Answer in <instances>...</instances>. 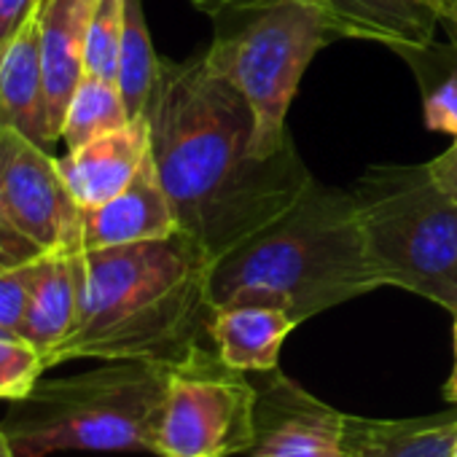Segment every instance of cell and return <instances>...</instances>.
Masks as SVG:
<instances>
[{"mask_svg":"<svg viewBox=\"0 0 457 457\" xmlns=\"http://www.w3.org/2000/svg\"><path fill=\"white\" fill-rule=\"evenodd\" d=\"M38 259H33L28 264L9 267V270H0V328L20 334V326H22L25 310H28V299L33 291V280H36Z\"/></svg>","mask_w":457,"mask_h":457,"instance_id":"cell-23","label":"cell"},{"mask_svg":"<svg viewBox=\"0 0 457 457\" xmlns=\"http://www.w3.org/2000/svg\"><path fill=\"white\" fill-rule=\"evenodd\" d=\"M366 251L385 286L457 312V202L428 164H369L353 183Z\"/></svg>","mask_w":457,"mask_h":457,"instance_id":"cell-5","label":"cell"},{"mask_svg":"<svg viewBox=\"0 0 457 457\" xmlns=\"http://www.w3.org/2000/svg\"><path fill=\"white\" fill-rule=\"evenodd\" d=\"M212 20L204 60L248 100L256 156H275L294 143L286 119L310 62L339 36L315 0H267Z\"/></svg>","mask_w":457,"mask_h":457,"instance_id":"cell-6","label":"cell"},{"mask_svg":"<svg viewBox=\"0 0 457 457\" xmlns=\"http://www.w3.org/2000/svg\"><path fill=\"white\" fill-rule=\"evenodd\" d=\"M0 232H17V228L9 223V215H6V204H4V186H0ZM20 235V232H17Z\"/></svg>","mask_w":457,"mask_h":457,"instance_id":"cell-30","label":"cell"},{"mask_svg":"<svg viewBox=\"0 0 457 457\" xmlns=\"http://www.w3.org/2000/svg\"><path fill=\"white\" fill-rule=\"evenodd\" d=\"M452 457H457V438H454V446H452Z\"/></svg>","mask_w":457,"mask_h":457,"instance_id":"cell-33","label":"cell"},{"mask_svg":"<svg viewBox=\"0 0 457 457\" xmlns=\"http://www.w3.org/2000/svg\"><path fill=\"white\" fill-rule=\"evenodd\" d=\"M347 414L315 398L280 369L256 382L253 438L237 457H345Z\"/></svg>","mask_w":457,"mask_h":457,"instance_id":"cell-9","label":"cell"},{"mask_svg":"<svg viewBox=\"0 0 457 457\" xmlns=\"http://www.w3.org/2000/svg\"><path fill=\"white\" fill-rule=\"evenodd\" d=\"M124 9L127 0H92L84 49V71L89 76L116 81L119 52L124 38Z\"/></svg>","mask_w":457,"mask_h":457,"instance_id":"cell-21","label":"cell"},{"mask_svg":"<svg viewBox=\"0 0 457 457\" xmlns=\"http://www.w3.org/2000/svg\"><path fill=\"white\" fill-rule=\"evenodd\" d=\"M457 414L417 420H369L347 414L345 457H452Z\"/></svg>","mask_w":457,"mask_h":457,"instance_id":"cell-17","label":"cell"},{"mask_svg":"<svg viewBox=\"0 0 457 457\" xmlns=\"http://www.w3.org/2000/svg\"><path fill=\"white\" fill-rule=\"evenodd\" d=\"M296 326L299 323L278 307L228 304L210 312L207 339L226 366L262 374L278 369L283 345Z\"/></svg>","mask_w":457,"mask_h":457,"instance_id":"cell-15","label":"cell"},{"mask_svg":"<svg viewBox=\"0 0 457 457\" xmlns=\"http://www.w3.org/2000/svg\"><path fill=\"white\" fill-rule=\"evenodd\" d=\"M339 38L374 41L387 49L425 46L441 28L446 0H315Z\"/></svg>","mask_w":457,"mask_h":457,"instance_id":"cell-12","label":"cell"},{"mask_svg":"<svg viewBox=\"0 0 457 457\" xmlns=\"http://www.w3.org/2000/svg\"><path fill=\"white\" fill-rule=\"evenodd\" d=\"M444 398L457 406V363L452 366V374H449V379L444 385Z\"/></svg>","mask_w":457,"mask_h":457,"instance_id":"cell-29","label":"cell"},{"mask_svg":"<svg viewBox=\"0 0 457 457\" xmlns=\"http://www.w3.org/2000/svg\"><path fill=\"white\" fill-rule=\"evenodd\" d=\"M382 286L353 191L312 180L280 218L212 264L210 307H278L302 326Z\"/></svg>","mask_w":457,"mask_h":457,"instance_id":"cell-3","label":"cell"},{"mask_svg":"<svg viewBox=\"0 0 457 457\" xmlns=\"http://www.w3.org/2000/svg\"><path fill=\"white\" fill-rule=\"evenodd\" d=\"M159 60L162 57H156V52H154L143 4L140 0H127L116 87H119L132 119L145 116V105L151 100V92H154V84L159 76Z\"/></svg>","mask_w":457,"mask_h":457,"instance_id":"cell-20","label":"cell"},{"mask_svg":"<svg viewBox=\"0 0 457 457\" xmlns=\"http://www.w3.org/2000/svg\"><path fill=\"white\" fill-rule=\"evenodd\" d=\"M0 129H14L44 148L57 143L49 116L38 17L12 41L0 60Z\"/></svg>","mask_w":457,"mask_h":457,"instance_id":"cell-14","label":"cell"},{"mask_svg":"<svg viewBox=\"0 0 457 457\" xmlns=\"http://www.w3.org/2000/svg\"><path fill=\"white\" fill-rule=\"evenodd\" d=\"M132 121L127 103L116 87V81L111 79H100V76H89L84 73V79L79 81L65 119H62V143L71 148L87 145L108 132H116L121 127H127Z\"/></svg>","mask_w":457,"mask_h":457,"instance_id":"cell-19","label":"cell"},{"mask_svg":"<svg viewBox=\"0 0 457 457\" xmlns=\"http://www.w3.org/2000/svg\"><path fill=\"white\" fill-rule=\"evenodd\" d=\"M92 0H44L38 12L41 54L49 92V116L54 137L62 140V119L68 103L84 79V49Z\"/></svg>","mask_w":457,"mask_h":457,"instance_id":"cell-16","label":"cell"},{"mask_svg":"<svg viewBox=\"0 0 457 457\" xmlns=\"http://www.w3.org/2000/svg\"><path fill=\"white\" fill-rule=\"evenodd\" d=\"M0 457H17L14 454V449H12V444H9V438H6V433L0 430Z\"/></svg>","mask_w":457,"mask_h":457,"instance_id":"cell-31","label":"cell"},{"mask_svg":"<svg viewBox=\"0 0 457 457\" xmlns=\"http://www.w3.org/2000/svg\"><path fill=\"white\" fill-rule=\"evenodd\" d=\"M46 371V361L20 334H0V398L25 395Z\"/></svg>","mask_w":457,"mask_h":457,"instance_id":"cell-22","label":"cell"},{"mask_svg":"<svg viewBox=\"0 0 457 457\" xmlns=\"http://www.w3.org/2000/svg\"><path fill=\"white\" fill-rule=\"evenodd\" d=\"M148 156V121L132 119L116 132H108L87 145L71 148L65 156L57 159V164L79 207L92 210L121 194Z\"/></svg>","mask_w":457,"mask_h":457,"instance_id":"cell-11","label":"cell"},{"mask_svg":"<svg viewBox=\"0 0 457 457\" xmlns=\"http://www.w3.org/2000/svg\"><path fill=\"white\" fill-rule=\"evenodd\" d=\"M212 259L188 235L81 253V304L52 366L148 361L172 366L207 345Z\"/></svg>","mask_w":457,"mask_h":457,"instance_id":"cell-2","label":"cell"},{"mask_svg":"<svg viewBox=\"0 0 457 457\" xmlns=\"http://www.w3.org/2000/svg\"><path fill=\"white\" fill-rule=\"evenodd\" d=\"M0 186L9 223L44 253L84 251V210L68 191L57 159L36 140L0 129Z\"/></svg>","mask_w":457,"mask_h":457,"instance_id":"cell-8","label":"cell"},{"mask_svg":"<svg viewBox=\"0 0 457 457\" xmlns=\"http://www.w3.org/2000/svg\"><path fill=\"white\" fill-rule=\"evenodd\" d=\"M425 164H428L433 180L438 183V188L457 202V137L452 140V145L444 154H438L436 159H430Z\"/></svg>","mask_w":457,"mask_h":457,"instance_id":"cell-26","label":"cell"},{"mask_svg":"<svg viewBox=\"0 0 457 457\" xmlns=\"http://www.w3.org/2000/svg\"><path fill=\"white\" fill-rule=\"evenodd\" d=\"M180 232L172 202L162 186L154 159L148 156L132 183L100 207L84 210L81 248H116L164 240Z\"/></svg>","mask_w":457,"mask_h":457,"instance_id":"cell-10","label":"cell"},{"mask_svg":"<svg viewBox=\"0 0 457 457\" xmlns=\"http://www.w3.org/2000/svg\"><path fill=\"white\" fill-rule=\"evenodd\" d=\"M259 4H267V0H191V6L207 17H218L223 12L248 9V6H259Z\"/></svg>","mask_w":457,"mask_h":457,"instance_id":"cell-27","label":"cell"},{"mask_svg":"<svg viewBox=\"0 0 457 457\" xmlns=\"http://www.w3.org/2000/svg\"><path fill=\"white\" fill-rule=\"evenodd\" d=\"M81 253L84 251H54L38 259L20 337L44 355L46 369H52L54 353L68 342L79 320Z\"/></svg>","mask_w":457,"mask_h":457,"instance_id":"cell-13","label":"cell"},{"mask_svg":"<svg viewBox=\"0 0 457 457\" xmlns=\"http://www.w3.org/2000/svg\"><path fill=\"white\" fill-rule=\"evenodd\" d=\"M170 366L100 361L97 369L38 379L4 414L17 457L57 452H156Z\"/></svg>","mask_w":457,"mask_h":457,"instance_id":"cell-4","label":"cell"},{"mask_svg":"<svg viewBox=\"0 0 457 457\" xmlns=\"http://www.w3.org/2000/svg\"><path fill=\"white\" fill-rule=\"evenodd\" d=\"M44 256V251L38 245H33L30 240H25L17 232H0V270H9L17 264H28L33 259Z\"/></svg>","mask_w":457,"mask_h":457,"instance_id":"cell-25","label":"cell"},{"mask_svg":"<svg viewBox=\"0 0 457 457\" xmlns=\"http://www.w3.org/2000/svg\"><path fill=\"white\" fill-rule=\"evenodd\" d=\"M44 0H0V60L12 41L38 17Z\"/></svg>","mask_w":457,"mask_h":457,"instance_id":"cell-24","label":"cell"},{"mask_svg":"<svg viewBox=\"0 0 457 457\" xmlns=\"http://www.w3.org/2000/svg\"><path fill=\"white\" fill-rule=\"evenodd\" d=\"M441 28L449 36V41L457 46V0H446L441 6Z\"/></svg>","mask_w":457,"mask_h":457,"instance_id":"cell-28","label":"cell"},{"mask_svg":"<svg viewBox=\"0 0 457 457\" xmlns=\"http://www.w3.org/2000/svg\"><path fill=\"white\" fill-rule=\"evenodd\" d=\"M454 363H457V312H454Z\"/></svg>","mask_w":457,"mask_h":457,"instance_id":"cell-32","label":"cell"},{"mask_svg":"<svg viewBox=\"0 0 457 457\" xmlns=\"http://www.w3.org/2000/svg\"><path fill=\"white\" fill-rule=\"evenodd\" d=\"M390 52H395L417 79L425 127L457 137V46L452 41H430L425 46H398Z\"/></svg>","mask_w":457,"mask_h":457,"instance_id":"cell-18","label":"cell"},{"mask_svg":"<svg viewBox=\"0 0 457 457\" xmlns=\"http://www.w3.org/2000/svg\"><path fill=\"white\" fill-rule=\"evenodd\" d=\"M143 119L180 232L212 262L280 218L315 180L294 143L256 156L253 111L204 52L159 60Z\"/></svg>","mask_w":457,"mask_h":457,"instance_id":"cell-1","label":"cell"},{"mask_svg":"<svg viewBox=\"0 0 457 457\" xmlns=\"http://www.w3.org/2000/svg\"><path fill=\"white\" fill-rule=\"evenodd\" d=\"M256 382L199 345L170 366L156 428L159 457H237L253 438Z\"/></svg>","mask_w":457,"mask_h":457,"instance_id":"cell-7","label":"cell"}]
</instances>
